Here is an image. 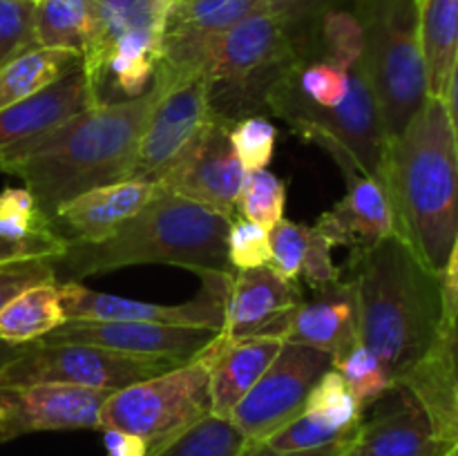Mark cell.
<instances>
[{
	"label": "cell",
	"instance_id": "obj_1",
	"mask_svg": "<svg viewBox=\"0 0 458 456\" xmlns=\"http://www.w3.org/2000/svg\"><path fill=\"white\" fill-rule=\"evenodd\" d=\"M164 92L152 80L141 97L97 103L38 141L3 156L0 173L21 177L52 222L72 197L130 179L143 130Z\"/></svg>",
	"mask_w": 458,
	"mask_h": 456
},
{
	"label": "cell",
	"instance_id": "obj_2",
	"mask_svg": "<svg viewBox=\"0 0 458 456\" xmlns=\"http://www.w3.org/2000/svg\"><path fill=\"white\" fill-rule=\"evenodd\" d=\"M380 183L396 235L429 271L441 273L458 235V146L443 98L428 97L389 139Z\"/></svg>",
	"mask_w": 458,
	"mask_h": 456
},
{
	"label": "cell",
	"instance_id": "obj_3",
	"mask_svg": "<svg viewBox=\"0 0 458 456\" xmlns=\"http://www.w3.org/2000/svg\"><path fill=\"white\" fill-rule=\"evenodd\" d=\"M360 342L394 378H405L443 326L438 273L429 271L398 235L352 258Z\"/></svg>",
	"mask_w": 458,
	"mask_h": 456
},
{
	"label": "cell",
	"instance_id": "obj_4",
	"mask_svg": "<svg viewBox=\"0 0 458 456\" xmlns=\"http://www.w3.org/2000/svg\"><path fill=\"white\" fill-rule=\"evenodd\" d=\"M231 219L170 192H157L134 217L101 241L67 240L52 259L56 282L139 264H173L188 271H233L226 259Z\"/></svg>",
	"mask_w": 458,
	"mask_h": 456
},
{
	"label": "cell",
	"instance_id": "obj_5",
	"mask_svg": "<svg viewBox=\"0 0 458 456\" xmlns=\"http://www.w3.org/2000/svg\"><path fill=\"white\" fill-rule=\"evenodd\" d=\"M302 61L298 38L280 13L259 12L233 25L201 70L215 121L231 128L267 110L276 85Z\"/></svg>",
	"mask_w": 458,
	"mask_h": 456
},
{
	"label": "cell",
	"instance_id": "obj_6",
	"mask_svg": "<svg viewBox=\"0 0 458 456\" xmlns=\"http://www.w3.org/2000/svg\"><path fill=\"white\" fill-rule=\"evenodd\" d=\"M362 67L394 139L428 101L419 0H356Z\"/></svg>",
	"mask_w": 458,
	"mask_h": 456
},
{
	"label": "cell",
	"instance_id": "obj_7",
	"mask_svg": "<svg viewBox=\"0 0 458 456\" xmlns=\"http://www.w3.org/2000/svg\"><path fill=\"white\" fill-rule=\"evenodd\" d=\"M219 335V334H217ZM217 338L197 358L130 387L112 392L101 407V429L143 438L148 456L210 414V369Z\"/></svg>",
	"mask_w": 458,
	"mask_h": 456
},
{
	"label": "cell",
	"instance_id": "obj_8",
	"mask_svg": "<svg viewBox=\"0 0 458 456\" xmlns=\"http://www.w3.org/2000/svg\"><path fill=\"white\" fill-rule=\"evenodd\" d=\"M298 67L276 85L267 110L284 119L304 141L313 137L338 141L356 159L362 174L380 182L389 137L362 61L349 70V94L335 107H320L304 97L295 79Z\"/></svg>",
	"mask_w": 458,
	"mask_h": 456
},
{
	"label": "cell",
	"instance_id": "obj_9",
	"mask_svg": "<svg viewBox=\"0 0 458 456\" xmlns=\"http://www.w3.org/2000/svg\"><path fill=\"white\" fill-rule=\"evenodd\" d=\"M183 365L168 358H143L92 344H45L34 340L25 344V351L0 374V387L18 384L56 383L74 387L119 392L139 380L165 374Z\"/></svg>",
	"mask_w": 458,
	"mask_h": 456
},
{
	"label": "cell",
	"instance_id": "obj_10",
	"mask_svg": "<svg viewBox=\"0 0 458 456\" xmlns=\"http://www.w3.org/2000/svg\"><path fill=\"white\" fill-rule=\"evenodd\" d=\"M334 369V356L307 344L284 342L228 420L249 443H264L304 411L318 380Z\"/></svg>",
	"mask_w": 458,
	"mask_h": 456
},
{
	"label": "cell",
	"instance_id": "obj_11",
	"mask_svg": "<svg viewBox=\"0 0 458 456\" xmlns=\"http://www.w3.org/2000/svg\"><path fill=\"white\" fill-rule=\"evenodd\" d=\"M201 291L183 304H155L121 298L83 286L81 282H58L67 320H132L164 325L208 326L222 331L226 295L233 271H199Z\"/></svg>",
	"mask_w": 458,
	"mask_h": 456
},
{
	"label": "cell",
	"instance_id": "obj_12",
	"mask_svg": "<svg viewBox=\"0 0 458 456\" xmlns=\"http://www.w3.org/2000/svg\"><path fill=\"white\" fill-rule=\"evenodd\" d=\"M259 12H271V7L264 0H183L170 7L155 83L170 89L201 74L219 36Z\"/></svg>",
	"mask_w": 458,
	"mask_h": 456
},
{
	"label": "cell",
	"instance_id": "obj_13",
	"mask_svg": "<svg viewBox=\"0 0 458 456\" xmlns=\"http://www.w3.org/2000/svg\"><path fill=\"white\" fill-rule=\"evenodd\" d=\"M213 121L206 80L201 74L165 89L152 107L130 179L159 182L197 146Z\"/></svg>",
	"mask_w": 458,
	"mask_h": 456
},
{
	"label": "cell",
	"instance_id": "obj_14",
	"mask_svg": "<svg viewBox=\"0 0 458 456\" xmlns=\"http://www.w3.org/2000/svg\"><path fill=\"white\" fill-rule=\"evenodd\" d=\"M311 143L331 155L347 183V195L318 217V222L313 224L316 231L325 235L334 249L344 246L352 249L353 255L365 253L378 241L396 235L394 210L383 183L362 174L347 148L334 139L316 137Z\"/></svg>",
	"mask_w": 458,
	"mask_h": 456
},
{
	"label": "cell",
	"instance_id": "obj_15",
	"mask_svg": "<svg viewBox=\"0 0 458 456\" xmlns=\"http://www.w3.org/2000/svg\"><path fill=\"white\" fill-rule=\"evenodd\" d=\"M110 393L56 383L0 387V443L36 432L101 429V407Z\"/></svg>",
	"mask_w": 458,
	"mask_h": 456
},
{
	"label": "cell",
	"instance_id": "obj_16",
	"mask_svg": "<svg viewBox=\"0 0 458 456\" xmlns=\"http://www.w3.org/2000/svg\"><path fill=\"white\" fill-rule=\"evenodd\" d=\"M219 331L208 326L164 325V322L132 320H67L52 334L43 335L45 344H92L143 358H168L188 362L199 356Z\"/></svg>",
	"mask_w": 458,
	"mask_h": 456
},
{
	"label": "cell",
	"instance_id": "obj_17",
	"mask_svg": "<svg viewBox=\"0 0 458 456\" xmlns=\"http://www.w3.org/2000/svg\"><path fill=\"white\" fill-rule=\"evenodd\" d=\"M244 177L228 125L213 121L197 146L157 182V190L183 197L233 219Z\"/></svg>",
	"mask_w": 458,
	"mask_h": 456
},
{
	"label": "cell",
	"instance_id": "obj_18",
	"mask_svg": "<svg viewBox=\"0 0 458 456\" xmlns=\"http://www.w3.org/2000/svg\"><path fill=\"white\" fill-rule=\"evenodd\" d=\"M300 300H302V289L298 282H289L277 275L271 264L249 271H233L219 334L228 342L246 338L282 340V317Z\"/></svg>",
	"mask_w": 458,
	"mask_h": 456
},
{
	"label": "cell",
	"instance_id": "obj_19",
	"mask_svg": "<svg viewBox=\"0 0 458 456\" xmlns=\"http://www.w3.org/2000/svg\"><path fill=\"white\" fill-rule=\"evenodd\" d=\"M353 445L367 456H445L428 411L403 383H396L371 414L362 416Z\"/></svg>",
	"mask_w": 458,
	"mask_h": 456
},
{
	"label": "cell",
	"instance_id": "obj_20",
	"mask_svg": "<svg viewBox=\"0 0 458 456\" xmlns=\"http://www.w3.org/2000/svg\"><path fill=\"white\" fill-rule=\"evenodd\" d=\"M97 103L89 79L79 65L47 88L4 107L0 112V159L38 141Z\"/></svg>",
	"mask_w": 458,
	"mask_h": 456
},
{
	"label": "cell",
	"instance_id": "obj_21",
	"mask_svg": "<svg viewBox=\"0 0 458 456\" xmlns=\"http://www.w3.org/2000/svg\"><path fill=\"white\" fill-rule=\"evenodd\" d=\"M280 338L284 342L307 344L334 356H343L360 340L356 284L334 282L316 291L311 300H300L282 317Z\"/></svg>",
	"mask_w": 458,
	"mask_h": 456
},
{
	"label": "cell",
	"instance_id": "obj_22",
	"mask_svg": "<svg viewBox=\"0 0 458 456\" xmlns=\"http://www.w3.org/2000/svg\"><path fill=\"white\" fill-rule=\"evenodd\" d=\"M157 192V183L139 179L107 183L72 197L49 224L52 231L65 240L101 241L134 217Z\"/></svg>",
	"mask_w": 458,
	"mask_h": 456
},
{
	"label": "cell",
	"instance_id": "obj_23",
	"mask_svg": "<svg viewBox=\"0 0 458 456\" xmlns=\"http://www.w3.org/2000/svg\"><path fill=\"white\" fill-rule=\"evenodd\" d=\"M398 383L405 384L428 411L438 441H458V320L441 326L432 347Z\"/></svg>",
	"mask_w": 458,
	"mask_h": 456
},
{
	"label": "cell",
	"instance_id": "obj_24",
	"mask_svg": "<svg viewBox=\"0 0 458 456\" xmlns=\"http://www.w3.org/2000/svg\"><path fill=\"white\" fill-rule=\"evenodd\" d=\"M277 338H246L228 342L217 335L213 369H210V414L228 418L237 402L253 389L259 376L276 360L282 347Z\"/></svg>",
	"mask_w": 458,
	"mask_h": 456
},
{
	"label": "cell",
	"instance_id": "obj_25",
	"mask_svg": "<svg viewBox=\"0 0 458 456\" xmlns=\"http://www.w3.org/2000/svg\"><path fill=\"white\" fill-rule=\"evenodd\" d=\"M98 31L97 0H36V47L63 49L83 56Z\"/></svg>",
	"mask_w": 458,
	"mask_h": 456
},
{
	"label": "cell",
	"instance_id": "obj_26",
	"mask_svg": "<svg viewBox=\"0 0 458 456\" xmlns=\"http://www.w3.org/2000/svg\"><path fill=\"white\" fill-rule=\"evenodd\" d=\"M428 94L443 98L458 54V0H419Z\"/></svg>",
	"mask_w": 458,
	"mask_h": 456
},
{
	"label": "cell",
	"instance_id": "obj_27",
	"mask_svg": "<svg viewBox=\"0 0 458 456\" xmlns=\"http://www.w3.org/2000/svg\"><path fill=\"white\" fill-rule=\"evenodd\" d=\"M67 322L58 282H45L21 291L0 311V340L27 344L52 334Z\"/></svg>",
	"mask_w": 458,
	"mask_h": 456
},
{
	"label": "cell",
	"instance_id": "obj_28",
	"mask_svg": "<svg viewBox=\"0 0 458 456\" xmlns=\"http://www.w3.org/2000/svg\"><path fill=\"white\" fill-rule=\"evenodd\" d=\"M81 65L79 54L63 49L31 47L0 67V112Z\"/></svg>",
	"mask_w": 458,
	"mask_h": 456
},
{
	"label": "cell",
	"instance_id": "obj_29",
	"mask_svg": "<svg viewBox=\"0 0 458 456\" xmlns=\"http://www.w3.org/2000/svg\"><path fill=\"white\" fill-rule=\"evenodd\" d=\"M98 31L92 47L81 56V63L101 54L121 34L134 30L164 27L168 4L164 0H97Z\"/></svg>",
	"mask_w": 458,
	"mask_h": 456
},
{
	"label": "cell",
	"instance_id": "obj_30",
	"mask_svg": "<svg viewBox=\"0 0 458 456\" xmlns=\"http://www.w3.org/2000/svg\"><path fill=\"white\" fill-rule=\"evenodd\" d=\"M249 441L228 418L204 416L150 456H242Z\"/></svg>",
	"mask_w": 458,
	"mask_h": 456
},
{
	"label": "cell",
	"instance_id": "obj_31",
	"mask_svg": "<svg viewBox=\"0 0 458 456\" xmlns=\"http://www.w3.org/2000/svg\"><path fill=\"white\" fill-rule=\"evenodd\" d=\"M304 414L311 416L325 427L334 429V432L353 434L360 427L365 407L349 392L343 376L335 369H329L309 393Z\"/></svg>",
	"mask_w": 458,
	"mask_h": 456
},
{
	"label": "cell",
	"instance_id": "obj_32",
	"mask_svg": "<svg viewBox=\"0 0 458 456\" xmlns=\"http://www.w3.org/2000/svg\"><path fill=\"white\" fill-rule=\"evenodd\" d=\"M334 369L347 383L349 392L358 398L362 407H371L394 387V378L385 369L383 362L358 340L349 351L334 360Z\"/></svg>",
	"mask_w": 458,
	"mask_h": 456
},
{
	"label": "cell",
	"instance_id": "obj_33",
	"mask_svg": "<svg viewBox=\"0 0 458 456\" xmlns=\"http://www.w3.org/2000/svg\"><path fill=\"white\" fill-rule=\"evenodd\" d=\"M284 210L286 186L277 174L267 168L246 174L235 204L237 215L271 231L277 222L284 219Z\"/></svg>",
	"mask_w": 458,
	"mask_h": 456
},
{
	"label": "cell",
	"instance_id": "obj_34",
	"mask_svg": "<svg viewBox=\"0 0 458 456\" xmlns=\"http://www.w3.org/2000/svg\"><path fill=\"white\" fill-rule=\"evenodd\" d=\"M318 52L322 61H329L343 70H352L362 61V30L356 13L347 9H334L320 18Z\"/></svg>",
	"mask_w": 458,
	"mask_h": 456
},
{
	"label": "cell",
	"instance_id": "obj_35",
	"mask_svg": "<svg viewBox=\"0 0 458 456\" xmlns=\"http://www.w3.org/2000/svg\"><path fill=\"white\" fill-rule=\"evenodd\" d=\"M43 232L54 231L36 197L25 186L3 188L0 190V235L7 240H27Z\"/></svg>",
	"mask_w": 458,
	"mask_h": 456
},
{
	"label": "cell",
	"instance_id": "obj_36",
	"mask_svg": "<svg viewBox=\"0 0 458 456\" xmlns=\"http://www.w3.org/2000/svg\"><path fill=\"white\" fill-rule=\"evenodd\" d=\"M228 134H231V143L246 174L258 173L271 164L277 143V130L262 114L237 121L228 128Z\"/></svg>",
	"mask_w": 458,
	"mask_h": 456
},
{
	"label": "cell",
	"instance_id": "obj_37",
	"mask_svg": "<svg viewBox=\"0 0 458 456\" xmlns=\"http://www.w3.org/2000/svg\"><path fill=\"white\" fill-rule=\"evenodd\" d=\"M226 259L233 271H249L271 262V241L267 228L235 215L226 232Z\"/></svg>",
	"mask_w": 458,
	"mask_h": 456
},
{
	"label": "cell",
	"instance_id": "obj_38",
	"mask_svg": "<svg viewBox=\"0 0 458 456\" xmlns=\"http://www.w3.org/2000/svg\"><path fill=\"white\" fill-rule=\"evenodd\" d=\"M295 79L304 97L320 107L340 106L349 94V72L322 58L300 63Z\"/></svg>",
	"mask_w": 458,
	"mask_h": 456
},
{
	"label": "cell",
	"instance_id": "obj_39",
	"mask_svg": "<svg viewBox=\"0 0 458 456\" xmlns=\"http://www.w3.org/2000/svg\"><path fill=\"white\" fill-rule=\"evenodd\" d=\"M309 240H311V226L307 224L282 219L268 231L271 241V266L277 275L289 282H300L304 258H307Z\"/></svg>",
	"mask_w": 458,
	"mask_h": 456
},
{
	"label": "cell",
	"instance_id": "obj_40",
	"mask_svg": "<svg viewBox=\"0 0 458 456\" xmlns=\"http://www.w3.org/2000/svg\"><path fill=\"white\" fill-rule=\"evenodd\" d=\"M34 7L36 0H0V67L36 47Z\"/></svg>",
	"mask_w": 458,
	"mask_h": 456
},
{
	"label": "cell",
	"instance_id": "obj_41",
	"mask_svg": "<svg viewBox=\"0 0 458 456\" xmlns=\"http://www.w3.org/2000/svg\"><path fill=\"white\" fill-rule=\"evenodd\" d=\"M358 432L353 434H340L334 429L325 427L318 420H313L311 416L302 414L298 418L291 420L289 425H284L282 429H277L271 438H267V445L276 452H307V450H318V447L334 445V443L347 441V438H356Z\"/></svg>",
	"mask_w": 458,
	"mask_h": 456
},
{
	"label": "cell",
	"instance_id": "obj_42",
	"mask_svg": "<svg viewBox=\"0 0 458 456\" xmlns=\"http://www.w3.org/2000/svg\"><path fill=\"white\" fill-rule=\"evenodd\" d=\"M56 282L52 259H25V262L0 264V311L21 291L34 284Z\"/></svg>",
	"mask_w": 458,
	"mask_h": 456
},
{
	"label": "cell",
	"instance_id": "obj_43",
	"mask_svg": "<svg viewBox=\"0 0 458 456\" xmlns=\"http://www.w3.org/2000/svg\"><path fill=\"white\" fill-rule=\"evenodd\" d=\"M334 246L327 240L325 235L316 231V226H311V240H309L307 258L302 264V277L313 291L322 289V286H329L334 282L340 280V271L334 262Z\"/></svg>",
	"mask_w": 458,
	"mask_h": 456
},
{
	"label": "cell",
	"instance_id": "obj_44",
	"mask_svg": "<svg viewBox=\"0 0 458 456\" xmlns=\"http://www.w3.org/2000/svg\"><path fill=\"white\" fill-rule=\"evenodd\" d=\"M67 240L56 232L27 237V240H7L0 235V264L25 262V259H56L65 250Z\"/></svg>",
	"mask_w": 458,
	"mask_h": 456
},
{
	"label": "cell",
	"instance_id": "obj_45",
	"mask_svg": "<svg viewBox=\"0 0 458 456\" xmlns=\"http://www.w3.org/2000/svg\"><path fill=\"white\" fill-rule=\"evenodd\" d=\"M264 3L271 7V12L280 13L282 18L289 21L295 38H298L300 25H304L309 21H316V18L320 21L325 13L340 9V4L347 3V0H264Z\"/></svg>",
	"mask_w": 458,
	"mask_h": 456
},
{
	"label": "cell",
	"instance_id": "obj_46",
	"mask_svg": "<svg viewBox=\"0 0 458 456\" xmlns=\"http://www.w3.org/2000/svg\"><path fill=\"white\" fill-rule=\"evenodd\" d=\"M443 300V325L458 320V235L445 259V266L438 273Z\"/></svg>",
	"mask_w": 458,
	"mask_h": 456
},
{
	"label": "cell",
	"instance_id": "obj_47",
	"mask_svg": "<svg viewBox=\"0 0 458 456\" xmlns=\"http://www.w3.org/2000/svg\"><path fill=\"white\" fill-rule=\"evenodd\" d=\"M106 456H148V445L143 438L121 429H101Z\"/></svg>",
	"mask_w": 458,
	"mask_h": 456
},
{
	"label": "cell",
	"instance_id": "obj_48",
	"mask_svg": "<svg viewBox=\"0 0 458 456\" xmlns=\"http://www.w3.org/2000/svg\"><path fill=\"white\" fill-rule=\"evenodd\" d=\"M356 438H347V441L334 443V445L318 447V450H307V452H276L267 445V443H249L246 450L242 452V456H340L344 450L353 445Z\"/></svg>",
	"mask_w": 458,
	"mask_h": 456
},
{
	"label": "cell",
	"instance_id": "obj_49",
	"mask_svg": "<svg viewBox=\"0 0 458 456\" xmlns=\"http://www.w3.org/2000/svg\"><path fill=\"white\" fill-rule=\"evenodd\" d=\"M447 107V114H450L452 128H454V137H456V146H458V54L454 58V65H452V74L450 80H447V92L443 97Z\"/></svg>",
	"mask_w": 458,
	"mask_h": 456
},
{
	"label": "cell",
	"instance_id": "obj_50",
	"mask_svg": "<svg viewBox=\"0 0 458 456\" xmlns=\"http://www.w3.org/2000/svg\"><path fill=\"white\" fill-rule=\"evenodd\" d=\"M22 351H25V344H12L0 340V374H3Z\"/></svg>",
	"mask_w": 458,
	"mask_h": 456
},
{
	"label": "cell",
	"instance_id": "obj_51",
	"mask_svg": "<svg viewBox=\"0 0 458 456\" xmlns=\"http://www.w3.org/2000/svg\"><path fill=\"white\" fill-rule=\"evenodd\" d=\"M340 456H367V454H365V452L358 450L356 445H352V447H349V450H344L343 454H340Z\"/></svg>",
	"mask_w": 458,
	"mask_h": 456
},
{
	"label": "cell",
	"instance_id": "obj_52",
	"mask_svg": "<svg viewBox=\"0 0 458 456\" xmlns=\"http://www.w3.org/2000/svg\"><path fill=\"white\" fill-rule=\"evenodd\" d=\"M445 456H458V441L454 443V445H452V447H450V450H447V452H445Z\"/></svg>",
	"mask_w": 458,
	"mask_h": 456
},
{
	"label": "cell",
	"instance_id": "obj_53",
	"mask_svg": "<svg viewBox=\"0 0 458 456\" xmlns=\"http://www.w3.org/2000/svg\"><path fill=\"white\" fill-rule=\"evenodd\" d=\"M165 4H168V7H174V4H179V3H183V0H164Z\"/></svg>",
	"mask_w": 458,
	"mask_h": 456
}]
</instances>
